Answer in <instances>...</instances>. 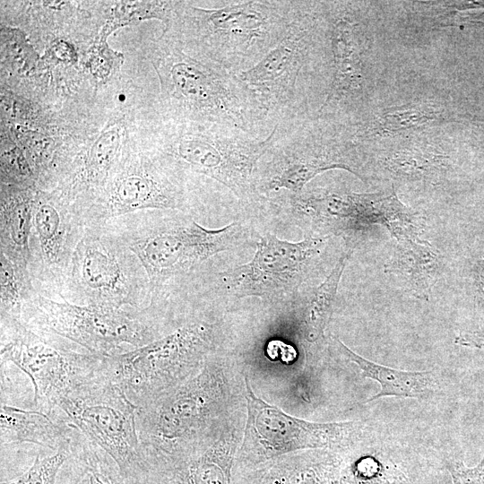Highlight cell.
Instances as JSON below:
<instances>
[{
	"instance_id": "cell-1",
	"label": "cell",
	"mask_w": 484,
	"mask_h": 484,
	"mask_svg": "<svg viewBox=\"0 0 484 484\" xmlns=\"http://www.w3.org/2000/svg\"><path fill=\"white\" fill-rule=\"evenodd\" d=\"M302 1H222L218 7L178 4L192 49L239 74L258 64L289 31Z\"/></svg>"
},
{
	"instance_id": "cell-2",
	"label": "cell",
	"mask_w": 484,
	"mask_h": 484,
	"mask_svg": "<svg viewBox=\"0 0 484 484\" xmlns=\"http://www.w3.org/2000/svg\"><path fill=\"white\" fill-rule=\"evenodd\" d=\"M161 50L165 99L173 112L198 123L220 124L266 137L274 128L254 91L239 76L208 56L181 51L176 43Z\"/></svg>"
},
{
	"instance_id": "cell-3",
	"label": "cell",
	"mask_w": 484,
	"mask_h": 484,
	"mask_svg": "<svg viewBox=\"0 0 484 484\" xmlns=\"http://www.w3.org/2000/svg\"><path fill=\"white\" fill-rule=\"evenodd\" d=\"M106 225L142 263L150 281V302L169 281L190 273L212 255L232 246L241 231L237 222L207 229L194 220L160 219L148 211L112 220Z\"/></svg>"
},
{
	"instance_id": "cell-4",
	"label": "cell",
	"mask_w": 484,
	"mask_h": 484,
	"mask_svg": "<svg viewBox=\"0 0 484 484\" xmlns=\"http://www.w3.org/2000/svg\"><path fill=\"white\" fill-rule=\"evenodd\" d=\"M21 321L35 332L63 338L87 351L113 356L159 338L157 320L143 309L81 305L36 290L24 302Z\"/></svg>"
},
{
	"instance_id": "cell-5",
	"label": "cell",
	"mask_w": 484,
	"mask_h": 484,
	"mask_svg": "<svg viewBox=\"0 0 484 484\" xmlns=\"http://www.w3.org/2000/svg\"><path fill=\"white\" fill-rule=\"evenodd\" d=\"M150 298L147 273L123 240L107 225L86 228L59 299L143 310Z\"/></svg>"
},
{
	"instance_id": "cell-6",
	"label": "cell",
	"mask_w": 484,
	"mask_h": 484,
	"mask_svg": "<svg viewBox=\"0 0 484 484\" xmlns=\"http://www.w3.org/2000/svg\"><path fill=\"white\" fill-rule=\"evenodd\" d=\"M212 344L211 325L189 323L142 347L105 356L103 367L141 408L194 376Z\"/></svg>"
},
{
	"instance_id": "cell-7",
	"label": "cell",
	"mask_w": 484,
	"mask_h": 484,
	"mask_svg": "<svg viewBox=\"0 0 484 484\" xmlns=\"http://www.w3.org/2000/svg\"><path fill=\"white\" fill-rule=\"evenodd\" d=\"M104 362V360H103ZM69 423L105 451L125 476L147 471L137 428L138 407L101 369L56 402Z\"/></svg>"
},
{
	"instance_id": "cell-8",
	"label": "cell",
	"mask_w": 484,
	"mask_h": 484,
	"mask_svg": "<svg viewBox=\"0 0 484 484\" xmlns=\"http://www.w3.org/2000/svg\"><path fill=\"white\" fill-rule=\"evenodd\" d=\"M313 117L288 125H275L272 143L259 161L258 195L288 190L300 194L316 175L329 169H345L361 179L363 169L352 143L326 134Z\"/></svg>"
},
{
	"instance_id": "cell-9",
	"label": "cell",
	"mask_w": 484,
	"mask_h": 484,
	"mask_svg": "<svg viewBox=\"0 0 484 484\" xmlns=\"http://www.w3.org/2000/svg\"><path fill=\"white\" fill-rule=\"evenodd\" d=\"M1 363L12 362L31 380L38 410L52 414L57 401L98 373L105 356L78 351L66 340L0 316Z\"/></svg>"
},
{
	"instance_id": "cell-10",
	"label": "cell",
	"mask_w": 484,
	"mask_h": 484,
	"mask_svg": "<svg viewBox=\"0 0 484 484\" xmlns=\"http://www.w3.org/2000/svg\"><path fill=\"white\" fill-rule=\"evenodd\" d=\"M274 133L275 127L266 137H257L225 125L199 123L174 136L169 149L178 165L218 181L240 199H250L259 196L257 168Z\"/></svg>"
},
{
	"instance_id": "cell-11",
	"label": "cell",
	"mask_w": 484,
	"mask_h": 484,
	"mask_svg": "<svg viewBox=\"0 0 484 484\" xmlns=\"http://www.w3.org/2000/svg\"><path fill=\"white\" fill-rule=\"evenodd\" d=\"M315 3L302 1L289 31L258 64L239 74L257 96L273 127L307 117L299 90L302 72L316 42Z\"/></svg>"
},
{
	"instance_id": "cell-12",
	"label": "cell",
	"mask_w": 484,
	"mask_h": 484,
	"mask_svg": "<svg viewBox=\"0 0 484 484\" xmlns=\"http://www.w3.org/2000/svg\"><path fill=\"white\" fill-rule=\"evenodd\" d=\"M247 420L240 458L258 464L300 449L335 448L350 439L357 421L315 423L290 416L258 398L246 377Z\"/></svg>"
},
{
	"instance_id": "cell-13",
	"label": "cell",
	"mask_w": 484,
	"mask_h": 484,
	"mask_svg": "<svg viewBox=\"0 0 484 484\" xmlns=\"http://www.w3.org/2000/svg\"><path fill=\"white\" fill-rule=\"evenodd\" d=\"M85 229L80 213L59 194L36 193L29 239V272L38 292L60 298Z\"/></svg>"
},
{
	"instance_id": "cell-14",
	"label": "cell",
	"mask_w": 484,
	"mask_h": 484,
	"mask_svg": "<svg viewBox=\"0 0 484 484\" xmlns=\"http://www.w3.org/2000/svg\"><path fill=\"white\" fill-rule=\"evenodd\" d=\"M329 238L315 236L290 242L267 234L257 242L254 257L222 272V281L238 298L282 300L297 291Z\"/></svg>"
},
{
	"instance_id": "cell-15",
	"label": "cell",
	"mask_w": 484,
	"mask_h": 484,
	"mask_svg": "<svg viewBox=\"0 0 484 484\" xmlns=\"http://www.w3.org/2000/svg\"><path fill=\"white\" fill-rule=\"evenodd\" d=\"M185 204L183 188L171 174L151 165H133L105 186L82 218L86 228L101 227L137 212L184 210Z\"/></svg>"
},
{
	"instance_id": "cell-16",
	"label": "cell",
	"mask_w": 484,
	"mask_h": 484,
	"mask_svg": "<svg viewBox=\"0 0 484 484\" xmlns=\"http://www.w3.org/2000/svg\"><path fill=\"white\" fill-rule=\"evenodd\" d=\"M328 21L331 80L325 99L314 117L332 121L350 111L364 89L363 56L366 41L360 25L344 12H334Z\"/></svg>"
},
{
	"instance_id": "cell-17",
	"label": "cell",
	"mask_w": 484,
	"mask_h": 484,
	"mask_svg": "<svg viewBox=\"0 0 484 484\" xmlns=\"http://www.w3.org/2000/svg\"><path fill=\"white\" fill-rule=\"evenodd\" d=\"M368 194L352 192H304L291 194L290 206L296 219L306 221L318 237H343L350 244L371 225Z\"/></svg>"
},
{
	"instance_id": "cell-18",
	"label": "cell",
	"mask_w": 484,
	"mask_h": 484,
	"mask_svg": "<svg viewBox=\"0 0 484 484\" xmlns=\"http://www.w3.org/2000/svg\"><path fill=\"white\" fill-rule=\"evenodd\" d=\"M206 444L207 439L152 456L149 470H164L173 484H230L235 436Z\"/></svg>"
},
{
	"instance_id": "cell-19",
	"label": "cell",
	"mask_w": 484,
	"mask_h": 484,
	"mask_svg": "<svg viewBox=\"0 0 484 484\" xmlns=\"http://www.w3.org/2000/svg\"><path fill=\"white\" fill-rule=\"evenodd\" d=\"M444 268L442 255L428 241H397L385 272L399 277L414 297L428 300Z\"/></svg>"
},
{
	"instance_id": "cell-20",
	"label": "cell",
	"mask_w": 484,
	"mask_h": 484,
	"mask_svg": "<svg viewBox=\"0 0 484 484\" xmlns=\"http://www.w3.org/2000/svg\"><path fill=\"white\" fill-rule=\"evenodd\" d=\"M69 423L54 420L53 415L39 410H23L7 404L0 409V441L2 445L31 443L57 451L72 442Z\"/></svg>"
},
{
	"instance_id": "cell-21",
	"label": "cell",
	"mask_w": 484,
	"mask_h": 484,
	"mask_svg": "<svg viewBox=\"0 0 484 484\" xmlns=\"http://www.w3.org/2000/svg\"><path fill=\"white\" fill-rule=\"evenodd\" d=\"M36 193L14 187L2 188L0 253L29 272V239Z\"/></svg>"
},
{
	"instance_id": "cell-22",
	"label": "cell",
	"mask_w": 484,
	"mask_h": 484,
	"mask_svg": "<svg viewBox=\"0 0 484 484\" xmlns=\"http://www.w3.org/2000/svg\"><path fill=\"white\" fill-rule=\"evenodd\" d=\"M333 341L341 354L359 367L363 377L380 385V391L366 402L387 396L423 398L436 386L437 378L434 371H403L385 367L355 353L338 338L333 337Z\"/></svg>"
},
{
	"instance_id": "cell-23",
	"label": "cell",
	"mask_w": 484,
	"mask_h": 484,
	"mask_svg": "<svg viewBox=\"0 0 484 484\" xmlns=\"http://www.w3.org/2000/svg\"><path fill=\"white\" fill-rule=\"evenodd\" d=\"M255 471L251 484H328L336 465L309 454L274 458Z\"/></svg>"
},
{
	"instance_id": "cell-24",
	"label": "cell",
	"mask_w": 484,
	"mask_h": 484,
	"mask_svg": "<svg viewBox=\"0 0 484 484\" xmlns=\"http://www.w3.org/2000/svg\"><path fill=\"white\" fill-rule=\"evenodd\" d=\"M370 220L385 227L396 241L421 239L423 216L403 204L394 192L371 194Z\"/></svg>"
},
{
	"instance_id": "cell-25",
	"label": "cell",
	"mask_w": 484,
	"mask_h": 484,
	"mask_svg": "<svg viewBox=\"0 0 484 484\" xmlns=\"http://www.w3.org/2000/svg\"><path fill=\"white\" fill-rule=\"evenodd\" d=\"M351 253L352 248H350L341 255L326 279L314 290L306 306L303 325L305 338L308 341H315L324 335L341 275Z\"/></svg>"
},
{
	"instance_id": "cell-26",
	"label": "cell",
	"mask_w": 484,
	"mask_h": 484,
	"mask_svg": "<svg viewBox=\"0 0 484 484\" xmlns=\"http://www.w3.org/2000/svg\"><path fill=\"white\" fill-rule=\"evenodd\" d=\"M385 168L396 178L404 180H432L445 172L443 153L429 149L404 148L383 159Z\"/></svg>"
},
{
	"instance_id": "cell-27",
	"label": "cell",
	"mask_w": 484,
	"mask_h": 484,
	"mask_svg": "<svg viewBox=\"0 0 484 484\" xmlns=\"http://www.w3.org/2000/svg\"><path fill=\"white\" fill-rule=\"evenodd\" d=\"M0 316L21 320L24 302L35 290L30 272L0 253Z\"/></svg>"
},
{
	"instance_id": "cell-28",
	"label": "cell",
	"mask_w": 484,
	"mask_h": 484,
	"mask_svg": "<svg viewBox=\"0 0 484 484\" xmlns=\"http://www.w3.org/2000/svg\"><path fill=\"white\" fill-rule=\"evenodd\" d=\"M443 111L428 105H408L387 109L379 119L383 132H399L443 119Z\"/></svg>"
},
{
	"instance_id": "cell-29",
	"label": "cell",
	"mask_w": 484,
	"mask_h": 484,
	"mask_svg": "<svg viewBox=\"0 0 484 484\" xmlns=\"http://www.w3.org/2000/svg\"><path fill=\"white\" fill-rule=\"evenodd\" d=\"M71 443L64 445L52 455L43 459L38 456L26 472L13 481L2 484H55L61 466L71 454Z\"/></svg>"
},
{
	"instance_id": "cell-30",
	"label": "cell",
	"mask_w": 484,
	"mask_h": 484,
	"mask_svg": "<svg viewBox=\"0 0 484 484\" xmlns=\"http://www.w3.org/2000/svg\"><path fill=\"white\" fill-rule=\"evenodd\" d=\"M445 467L452 477L453 484H484V456L473 468L466 467L462 461L457 459H448Z\"/></svg>"
},
{
	"instance_id": "cell-31",
	"label": "cell",
	"mask_w": 484,
	"mask_h": 484,
	"mask_svg": "<svg viewBox=\"0 0 484 484\" xmlns=\"http://www.w3.org/2000/svg\"><path fill=\"white\" fill-rule=\"evenodd\" d=\"M454 341L456 344L465 347L483 348L484 329L471 332H462L456 336Z\"/></svg>"
},
{
	"instance_id": "cell-32",
	"label": "cell",
	"mask_w": 484,
	"mask_h": 484,
	"mask_svg": "<svg viewBox=\"0 0 484 484\" xmlns=\"http://www.w3.org/2000/svg\"><path fill=\"white\" fill-rule=\"evenodd\" d=\"M474 272L477 286L481 294L484 296V256L476 264Z\"/></svg>"
}]
</instances>
